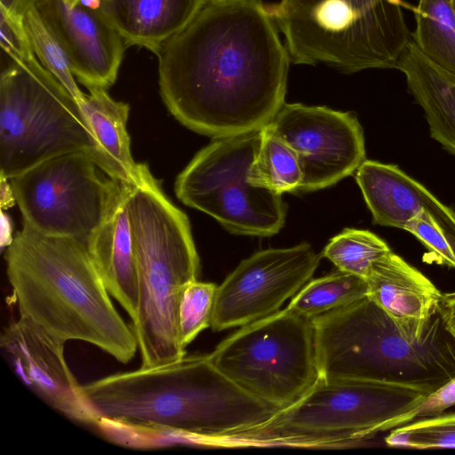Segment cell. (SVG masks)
<instances>
[{
    "label": "cell",
    "mask_w": 455,
    "mask_h": 455,
    "mask_svg": "<svg viewBox=\"0 0 455 455\" xmlns=\"http://www.w3.org/2000/svg\"><path fill=\"white\" fill-rule=\"evenodd\" d=\"M126 208L138 278V308L132 328L141 368L175 363L186 355L179 330L184 289L198 280L200 259L187 215L148 176L131 185Z\"/></svg>",
    "instance_id": "obj_5"
},
{
    "label": "cell",
    "mask_w": 455,
    "mask_h": 455,
    "mask_svg": "<svg viewBox=\"0 0 455 455\" xmlns=\"http://www.w3.org/2000/svg\"><path fill=\"white\" fill-rule=\"evenodd\" d=\"M127 183L87 247L110 296L134 320L138 308V278L128 220Z\"/></svg>",
    "instance_id": "obj_18"
},
{
    "label": "cell",
    "mask_w": 455,
    "mask_h": 455,
    "mask_svg": "<svg viewBox=\"0 0 455 455\" xmlns=\"http://www.w3.org/2000/svg\"><path fill=\"white\" fill-rule=\"evenodd\" d=\"M320 378L438 388L455 377V339L438 312L400 322L368 296L312 319Z\"/></svg>",
    "instance_id": "obj_4"
},
{
    "label": "cell",
    "mask_w": 455,
    "mask_h": 455,
    "mask_svg": "<svg viewBox=\"0 0 455 455\" xmlns=\"http://www.w3.org/2000/svg\"><path fill=\"white\" fill-rule=\"evenodd\" d=\"M0 45L12 60L36 57L27 35L24 20H12L0 12Z\"/></svg>",
    "instance_id": "obj_31"
},
{
    "label": "cell",
    "mask_w": 455,
    "mask_h": 455,
    "mask_svg": "<svg viewBox=\"0 0 455 455\" xmlns=\"http://www.w3.org/2000/svg\"><path fill=\"white\" fill-rule=\"evenodd\" d=\"M403 0H280L267 5L291 62L343 73L396 68L411 39Z\"/></svg>",
    "instance_id": "obj_6"
},
{
    "label": "cell",
    "mask_w": 455,
    "mask_h": 455,
    "mask_svg": "<svg viewBox=\"0 0 455 455\" xmlns=\"http://www.w3.org/2000/svg\"><path fill=\"white\" fill-rule=\"evenodd\" d=\"M355 180L375 224L402 228L420 212L427 213L455 251V212L396 165L365 160Z\"/></svg>",
    "instance_id": "obj_16"
},
{
    "label": "cell",
    "mask_w": 455,
    "mask_h": 455,
    "mask_svg": "<svg viewBox=\"0 0 455 455\" xmlns=\"http://www.w3.org/2000/svg\"><path fill=\"white\" fill-rule=\"evenodd\" d=\"M0 190H1V207L2 210L12 206L15 203V196L8 179L0 175Z\"/></svg>",
    "instance_id": "obj_34"
},
{
    "label": "cell",
    "mask_w": 455,
    "mask_h": 455,
    "mask_svg": "<svg viewBox=\"0 0 455 455\" xmlns=\"http://www.w3.org/2000/svg\"><path fill=\"white\" fill-rule=\"evenodd\" d=\"M390 251L387 243L375 234L346 228L330 240L322 255L339 270L366 279L372 265Z\"/></svg>",
    "instance_id": "obj_25"
},
{
    "label": "cell",
    "mask_w": 455,
    "mask_h": 455,
    "mask_svg": "<svg viewBox=\"0 0 455 455\" xmlns=\"http://www.w3.org/2000/svg\"><path fill=\"white\" fill-rule=\"evenodd\" d=\"M12 238L9 218L2 212V246H8Z\"/></svg>",
    "instance_id": "obj_35"
},
{
    "label": "cell",
    "mask_w": 455,
    "mask_h": 455,
    "mask_svg": "<svg viewBox=\"0 0 455 455\" xmlns=\"http://www.w3.org/2000/svg\"><path fill=\"white\" fill-rule=\"evenodd\" d=\"M455 406V377L429 394L420 403L383 423L378 433L391 430L411 421L434 417Z\"/></svg>",
    "instance_id": "obj_30"
},
{
    "label": "cell",
    "mask_w": 455,
    "mask_h": 455,
    "mask_svg": "<svg viewBox=\"0 0 455 455\" xmlns=\"http://www.w3.org/2000/svg\"><path fill=\"white\" fill-rule=\"evenodd\" d=\"M261 135L262 128L214 139L178 175L177 197L231 233L256 236L278 233L286 217L282 195L249 180Z\"/></svg>",
    "instance_id": "obj_10"
},
{
    "label": "cell",
    "mask_w": 455,
    "mask_h": 455,
    "mask_svg": "<svg viewBox=\"0 0 455 455\" xmlns=\"http://www.w3.org/2000/svg\"><path fill=\"white\" fill-rule=\"evenodd\" d=\"M24 26L38 61L81 104L86 94L80 90L76 83L68 56L55 33L33 4L24 14Z\"/></svg>",
    "instance_id": "obj_26"
},
{
    "label": "cell",
    "mask_w": 455,
    "mask_h": 455,
    "mask_svg": "<svg viewBox=\"0 0 455 455\" xmlns=\"http://www.w3.org/2000/svg\"><path fill=\"white\" fill-rule=\"evenodd\" d=\"M92 156L67 153L9 180L23 222L88 244L111 211L123 182L106 178Z\"/></svg>",
    "instance_id": "obj_11"
},
{
    "label": "cell",
    "mask_w": 455,
    "mask_h": 455,
    "mask_svg": "<svg viewBox=\"0 0 455 455\" xmlns=\"http://www.w3.org/2000/svg\"><path fill=\"white\" fill-rule=\"evenodd\" d=\"M4 259L20 316L64 342L93 345L122 363L133 358V330L114 307L86 244L23 222Z\"/></svg>",
    "instance_id": "obj_3"
},
{
    "label": "cell",
    "mask_w": 455,
    "mask_h": 455,
    "mask_svg": "<svg viewBox=\"0 0 455 455\" xmlns=\"http://www.w3.org/2000/svg\"><path fill=\"white\" fill-rule=\"evenodd\" d=\"M267 126L296 153L299 190L332 186L366 160L363 131L354 113L284 103Z\"/></svg>",
    "instance_id": "obj_13"
},
{
    "label": "cell",
    "mask_w": 455,
    "mask_h": 455,
    "mask_svg": "<svg viewBox=\"0 0 455 455\" xmlns=\"http://www.w3.org/2000/svg\"><path fill=\"white\" fill-rule=\"evenodd\" d=\"M33 0H0V12L12 20H24V14Z\"/></svg>",
    "instance_id": "obj_33"
},
{
    "label": "cell",
    "mask_w": 455,
    "mask_h": 455,
    "mask_svg": "<svg viewBox=\"0 0 455 455\" xmlns=\"http://www.w3.org/2000/svg\"><path fill=\"white\" fill-rule=\"evenodd\" d=\"M250 181L276 194L299 190L302 172L293 149L267 125L249 172Z\"/></svg>",
    "instance_id": "obj_24"
},
{
    "label": "cell",
    "mask_w": 455,
    "mask_h": 455,
    "mask_svg": "<svg viewBox=\"0 0 455 455\" xmlns=\"http://www.w3.org/2000/svg\"><path fill=\"white\" fill-rule=\"evenodd\" d=\"M366 281L368 297L397 321L427 322L437 313L443 293L392 251L372 265Z\"/></svg>",
    "instance_id": "obj_19"
},
{
    "label": "cell",
    "mask_w": 455,
    "mask_h": 455,
    "mask_svg": "<svg viewBox=\"0 0 455 455\" xmlns=\"http://www.w3.org/2000/svg\"><path fill=\"white\" fill-rule=\"evenodd\" d=\"M82 388L98 426L169 433L205 445L279 411L236 386L209 355L115 373Z\"/></svg>",
    "instance_id": "obj_2"
},
{
    "label": "cell",
    "mask_w": 455,
    "mask_h": 455,
    "mask_svg": "<svg viewBox=\"0 0 455 455\" xmlns=\"http://www.w3.org/2000/svg\"><path fill=\"white\" fill-rule=\"evenodd\" d=\"M217 287L215 283L196 280L184 289L179 307V330L185 349L202 331L211 326Z\"/></svg>",
    "instance_id": "obj_28"
},
{
    "label": "cell",
    "mask_w": 455,
    "mask_h": 455,
    "mask_svg": "<svg viewBox=\"0 0 455 455\" xmlns=\"http://www.w3.org/2000/svg\"><path fill=\"white\" fill-rule=\"evenodd\" d=\"M437 388L372 380L319 379L298 403L265 422L213 443L219 447H340L370 438L386 421Z\"/></svg>",
    "instance_id": "obj_7"
},
{
    "label": "cell",
    "mask_w": 455,
    "mask_h": 455,
    "mask_svg": "<svg viewBox=\"0 0 455 455\" xmlns=\"http://www.w3.org/2000/svg\"><path fill=\"white\" fill-rule=\"evenodd\" d=\"M64 344L21 316L0 336L2 350L31 390L69 419L98 426L100 419L66 362Z\"/></svg>",
    "instance_id": "obj_14"
},
{
    "label": "cell",
    "mask_w": 455,
    "mask_h": 455,
    "mask_svg": "<svg viewBox=\"0 0 455 455\" xmlns=\"http://www.w3.org/2000/svg\"><path fill=\"white\" fill-rule=\"evenodd\" d=\"M89 94L79 104L100 143L106 174L124 183L136 182L144 164L136 163L131 154L130 137L126 129L129 105L113 100L107 89L90 88Z\"/></svg>",
    "instance_id": "obj_21"
},
{
    "label": "cell",
    "mask_w": 455,
    "mask_h": 455,
    "mask_svg": "<svg viewBox=\"0 0 455 455\" xmlns=\"http://www.w3.org/2000/svg\"><path fill=\"white\" fill-rule=\"evenodd\" d=\"M388 446L411 449H455V412L417 419L391 429Z\"/></svg>",
    "instance_id": "obj_27"
},
{
    "label": "cell",
    "mask_w": 455,
    "mask_h": 455,
    "mask_svg": "<svg viewBox=\"0 0 455 455\" xmlns=\"http://www.w3.org/2000/svg\"><path fill=\"white\" fill-rule=\"evenodd\" d=\"M84 152L106 162L81 106L38 61L12 60L0 76V170L10 180L57 156Z\"/></svg>",
    "instance_id": "obj_8"
},
{
    "label": "cell",
    "mask_w": 455,
    "mask_h": 455,
    "mask_svg": "<svg viewBox=\"0 0 455 455\" xmlns=\"http://www.w3.org/2000/svg\"><path fill=\"white\" fill-rule=\"evenodd\" d=\"M209 0H95L127 47H144L156 54L181 31Z\"/></svg>",
    "instance_id": "obj_17"
},
{
    "label": "cell",
    "mask_w": 455,
    "mask_h": 455,
    "mask_svg": "<svg viewBox=\"0 0 455 455\" xmlns=\"http://www.w3.org/2000/svg\"><path fill=\"white\" fill-rule=\"evenodd\" d=\"M320 262L310 244L267 249L242 260L217 287L211 328L241 327L280 310L311 280Z\"/></svg>",
    "instance_id": "obj_12"
},
{
    "label": "cell",
    "mask_w": 455,
    "mask_h": 455,
    "mask_svg": "<svg viewBox=\"0 0 455 455\" xmlns=\"http://www.w3.org/2000/svg\"><path fill=\"white\" fill-rule=\"evenodd\" d=\"M408 90L423 108L430 135L455 155V76L422 54L412 40L398 60Z\"/></svg>",
    "instance_id": "obj_20"
},
{
    "label": "cell",
    "mask_w": 455,
    "mask_h": 455,
    "mask_svg": "<svg viewBox=\"0 0 455 455\" xmlns=\"http://www.w3.org/2000/svg\"><path fill=\"white\" fill-rule=\"evenodd\" d=\"M366 296V279L338 269L327 275L308 281L292 297L287 307L313 319L350 305Z\"/></svg>",
    "instance_id": "obj_23"
},
{
    "label": "cell",
    "mask_w": 455,
    "mask_h": 455,
    "mask_svg": "<svg viewBox=\"0 0 455 455\" xmlns=\"http://www.w3.org/2000/svg\"><path fill=\"white\" fill-rule=\"evenodd\" d=\"M416 28L411 40L419 52L455 76V6L452 0H419L411 8Z\"/></svg>",
    "instance_id": "obj_22"
},
{
    "label": "cell",
    "mask_w": 455,
    "mask_h": 455,
    "mask_svg": "<svg viewBox=\"0 0 455 455\" xmlns=\"http://www.w3.org/2000/svg\"><path fill=\"white\" fill-rule=\"evenodd\" d=\"M453 1V4H454V6H455V0H452Z\"/></svg>",
    "instance_id": "obj_37"
},
{
    "label": "cell",
    "mask_w": 455,
    "mask_h": 455,
    "mask_svg": "<svg viewBox=\"0 0 455 455\" xmlns=\"http://www.w3.org/2000/svg\"><path fill=\"white\" fill-rule=\"evenodd\" d=\"M403 229L412 234L425 246L435 263L455 268V251L427 213L420 212Z\"/></svg>",
    "instance_id": "obj_29"
},
{
    "label": "cell",
    "mask_w": 455,
    "mask_h": 455,
    "mask_svg": "<svg viewBox=\"0 0 455 455\" xmlns=\"http://www.w3.org/2000/svg\"><path fill=\"white\" fill-rule=\"evenodd\" d=\"M156 55L163 101L199 134L261 129L285 103L291 59L260 0H209Z\"/></svg>",
    "instance_id": "obj_1"
},
{
    "label": "cell",
    "mask_w": 455,
    "mask_h": 455,
    "mask_svg": "<svg viewBox=\"0 0 455 455\" xmlns=\"http://www.w3.org/2000/svg\"><path fill=\"white\" fill-rule=\"evenodd\" d=\"M209 357L236 386L279 411L320 379L313 320L288 307L241 326Z\"/></svg>",
    "instance_id": "obj_9"
},
{
    "label": "cell",
    "mask_w": 455,
    "mask_h": 455,
    "mask_svg": "<svg viewBox=\"0 0 455 455\" xmlns=\"http://www.w3.org/2000/svg\"><path fill=\"white\" fill-rule=\"evenodd\" d=\"M68 1L69 3L73 4H78L80 2H85L86 0H67Z\"/></svg>",
    "instance_id": "obj_36"
},
{
    "label": "cell",
    "mask_w": 455,
    "mask_h": 455,
    "mask_svg": "<svg viewBox=\"0 0 455 455\" xmlns=\"http://www.w3.org/2000/svg\"><path fill=\"white\" fill-rule=\"evenodd\" d=\"M437 312L445 330L455 339V291L442 294Z\"/></svg>",
    "instance_id": "obj_32"
},
{
    "label": "cell",
    "mask_w": 455,
    "mask_h": 455,
    "mask_svg": "<svg viewBox=\"0 0 455 455\" xmlns=\"http://www.w3.org/2000/svg\"><path fill=\"white\" fill-rule=\"evenodd\" d=\"M32 4L60 41L82 84L108 89L115 84L127 45L94 4L67 0H33Z\"/></svg>",
    "instance_id": "obj_15"
}]
</instances>
